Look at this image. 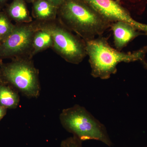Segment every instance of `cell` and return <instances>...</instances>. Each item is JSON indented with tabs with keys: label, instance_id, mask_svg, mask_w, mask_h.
<instances>
[{
	"label": "cell",
	"instance_id": "6da1fadb",
	"mask_svg": "<svg viewBox=\"0 0 147 147\" xmlns=\"http://www.w3.org/2000/svg\"><path fill=\"white\" fill-rule=\"evenodd\" d=\"M58 13L63 25L85 41L101 36L112 24L84 0H66Z\"/></svg>",
	"mask_w": 147,
	"mask_h": 147
},
{
	"label": "cell",
	"instance_id": "7a4b0ae2",
	"mask_svg": "<svg viewBox=\"0 0 147 147\" xmlns=\"http://www.w3.org/2000/svg\"><path fill=\"white\" fill-rule=\"evenodd\" d=\"M91 72L95 78L109 79L117 72V66L121 62L140 61L146 63L147 45L134 52L123 53L110 46L106 38L101 36L86 41Z\"/></svg>",
	"mask_w": 147,
	"mask_h": 147
},
{
	"label": "cell",
	"instance_id": "3957f363",
	"mask_svg": "<svg viewBox=\"0 0 147 147\" xmlns=\"http://www.w3.org/2000/svg\"><path fill=\"white\" fill-rule=\"evenodd\" d=\"M59 118L64 128L82 142L94 140L113 146L105 125L83 106L75 105L64 109Z\"/></svg>",
	"mask_w": 147,
	"mask_h": 147
},
{
	"label": "cell",
	"instance_id": "277c9868",
	"mask_svg": "<svg viewBox=\"0 0 147 147\" xmlns=\"http://www.w3.org/2000/svg\"><path fill=\"white\" fill-rule=\"evenodd\" d=\"M0 73L4 82L28 98H37L40 92L38 71L32 62L17 59L1 64Z\"/></svg>",
	"mask_w": 147,
	"mask_h": 147
},
{
	"label": "cell",
	"instance_id": "5b68a950",
	"mask_svg": "<svg viewBox=\"0 0 147 147\" xmlns=\"http://www.w3.org/2000/svg\"><path fill=\"white\" fill-rule=\"evenodd\" d=\"M38 27L51 34L54 49L68 62L78 64L87 56L86 41L74 35L63 25L47 24L40 25Z\"/></svg>",
	"mask_w": 147,
	"mask_h": 147
},
{
	"label": "cell",
	"instance_id": "8992f818",
	"mask_svg": "<svg viewBox=\"0 0 147 147\" xmlns=\"http://www.w3.org/2000/svg\"><path fill=\"white\" fill-rule=\"evenodd\" d=\"M37 26L31 24L15 26L9 36L0 45V58L18 57L32 48Z\"/></svg>",
	"mask_w": 147,
	"mask_h": 147
},
{
	"label": "cell",
	"instance_id": "52a82bcc",
	"mask_svg": "<svg viewBox=\"0 0 147 147\" xmlns=\"http://www.w3.org/2000/svg\"><path fill=\"white\" fill-rule=\"evenodd\" d=\"M101 16L111 23L117 21L131 24L140 31L147 34V24L136 21L129 11L115 0H84Z\"/></svg>",
	"mask_w": 147,
	"mask_h": 147
},
{
	"label": "cell",
	"instance_id": "ba28073f",
	"mask_svg": "<svg viewBox=\"0 0 147 147\" xmlns=\"http://www.w3.org/2000/svg\"><path fill=\"white\" fill-rule=\"evenodd\" d=\"M111 29L113 32L114 43L116 49L121 51L129 42L140 35H147L141 32L131 24L117 21L111 24Z\"/></svg>",
	"mask_w": 147,
	"mask_h": 147
},
{
	"label": "cell",
	"instance_id": "9c48e42d",
	"mask_svg": "<svg viewBox=\"0 0 147 147\" xmlns=\"http://www.w3.org/2000/svg\"><path fill=\"white\" fill-rule=\"evenodd\" d=\"M33 11L35 17L38 20L48 21L56 18L58 7L49 0H36L33 3Z\"/></svg>",
	"mask_w": 147,
	"mask_h": 147
},
{
	"label": "cell",
	"instance_id": "30bf717a",
	"mask_svg": "<svg viewBox=\"0 0 147 147\" xmlns=\"http://www.w3.org/2000/svg\"><path fill=\"white\" fill-rule=\"evenodd\" d=\"M9 18L20 23H29L32 21L25 0H13L7 8Z\"/></svg>",
	"mask_w": 147,
	"mask_h": 147
},
{
	"label": "cell",
	"instance_id": "8fae6325",
	"mask_svg": "<svg viewBox=\"0 0 147 147\" xmlns=\"http://www.w3.org/2000/svg\"><path fill=\"white\" fill-rule=\"evenodd\" d=\"M33 39L32 50L33 55L53 47V40L51 34L47 30L37 26Z\"/></svg>",
	"mask_w": 147,
	"mask_h": 147
},
{
	"label": "cell",
	"instance_id": "7c38bea8",
	"mask_svg": "<svg viewBox=\"0 0 147 147\" xmlns=\"http://www.w3.org/2000/svg\"><path fill=\"white\" fill-rule=\"evenodd\" d=\"M20 101L18 92L6 83L0 84V105L7 109H15Z\"/></svg>",
	"mask_w": 147,
	"mask_h": 147
},
{
	"label": "cell",
	"instance_id": "4fadbf2b",
	"mask_svg": "<svg viewBox=\"0 0 147 147\" xmlns=\"http://www.w3.org/2000/svg\"><path fill=\"white\" fill-rule=\"evenodd\" d=\"M15 27L8 15L0 11V38L2 42L9 36Z\"/></svg>",
	"mask_w": 147,
	"mask_h": 147
},
{
	"label": "cell",
	"instance_id": "5bb4252c",
	"mask_svg": "<svg viewBox=\"0 0 147 147\" xmlns=\"http://www.w3.org/2000/svg\"><path fill=\"white\" fill-rule=\"evenodd\" d=\"M82 142L76 137H68L61 142L60 147H83Z\"/></svg>",
	"mask_w": 147,
	"mask_h": 147
},
{
	"label": "cell",
	"instance_id": "9a60e30c",
	"mask_svg": "<svg viewBox=\"0 0 147 147\" xmlns=\"http://www.w3.org/2000/svg\"><path fill=\"white\" fill-rule=\"evenodd\" d=\"M7 109L0 105V121L6 115Z\"/></svg>",
	"mask_w": 147,
	"mask_h": 147
},
{
	"label": "cell",
	"instance_id": "2e32d148",
	"mask_svg": "<svg viewBox=\"0 0 147 147\" xmlns=\"http://www.w3.org/2000/svg\"><path fill=\"white\" fill-rule=\"evenodd\" d=\"M53 5H54L56 7L59 8L60 6L66 0H49Z\"/></svg>",
	"mask_w": 147,
	"mask_h": 147
},
{
	"label": "cell",
	"instance_id": "e0dca14e",
	"mask_svg": "<svg viewBox=\"0 0 147 147\" xmlns=\"http://www.w3.org/2000/svg\"><path fill=\"white\" fill-rule=\"evenodd\" d=\"M8 0H0V5L5 3Z\"/></svg>",
	"mask_w": 147,
	"mask_h": 147
},
{
	"label": "cell",
	"instance_id": "ac0fdd59",
	"mask_svg": "<svg viewBox=\"0 0 147 147\" xmlns=\"http://www.w3.org/2000/svg\"><path fill=\"white\" fill-rule=\"evenodd\" d=\"M5 82H4L3 80L2 79V77L1 75V73H0V84H3V83H4Z\"/></svg>",
	"mask_w": 147,
	"mask_h": 147
},
{
	"label": "cell",
	"instance_id": "d6986e66",
	"mask_svg": "<svg viewBox=\"0 0 147 147\" xmlns=\"http://www.w3.org/2000/svg\"><path fill=\"white\" fill-rule=\"evenodd\" d=\"M26 1L28 2L33 3L35 1H36V0H26Z\"/></svg>",
	"mask_w": 147,
	"mask_h": 147
},
{
	"label": "cell",
	"instance_id": "ffe728a7",
	"mask_svg": "<svg viewBox=\"0 0 147 147\" xmlns=\"http://www.w3.org/2000/svg\"><path fill=\"white\" fill-rule=\"evenodd\" d=\"M1 38H0V45H1Z\"/></svg>",
	"mask_w": 147,
	"mask_h": 147
},
{
	"label": "cell",
	"instance_id": "44dd1931",
	"mask_svg": "<svg viewBox=\"0 0 147 147\" xmlns=\"http://www.w3.org/2000/svg\"><path fill=\"white\" fill-rule=\"evenodd\" d=\"M0 11H1V5H0Z\"/></svg>",
	"mask_w": 147,
	"mask_h": 147
},
{
	"label": "cell",
	"instance_id": "7402d4cb",
	"mask_svg": "<svg viewBox=\"0 0 147 147\" xmlns=\"http://www.w3.org/2000/svg\"></svg>",
	"mask_w": 147,
	"mask_h": 147
}]
</instances>
